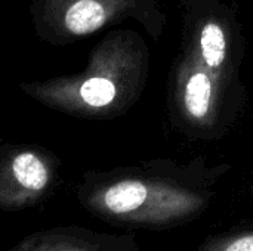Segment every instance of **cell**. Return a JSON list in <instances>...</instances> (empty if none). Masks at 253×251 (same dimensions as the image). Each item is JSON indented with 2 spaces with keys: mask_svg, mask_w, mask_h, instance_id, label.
Masks as SVG:
<instances>
[{
  "mask_svg": "<svg viewBox=\"0 0 253 251\" xmlns=\"http://www.w3.org/2000/svg\"><path fill=\"white\" fill-rule=\"evenodd\" d=\"M79 200L93 217L116 228L163 231L197 219L212 194L168 176L120 173L87 180Z\"/></svg>",
  "mask_w": 253,
  "mask_h": 251,
  "instance_id": "cell-1",
  "label": "cell"
},
{
  "mask_svg": "<svg viewBox=\"0 0 253 251\" xmlns=\"http://www.w3.org/2000/svg\"><path fill=\"white\" fill-rule=\"evenodd\" d=\"M145 52L127 33H114L92 52L79 75L25 86L43 104L74 114H105L123 108L138 93L145 72Z\"/></svg>",
  "mask_w": 253,
  "mask_h": 251,
  "instance_id": "cell-2",
  "label": "cell"
},
{
  "mask_svg": "<svg viewBox=\"0 0 253 251\" xmlns=\"http://www.w3.org/2000/svg\"><path fill=\"white\" fill-rule=\"evenodd\" d=\"M53 169L36 151L22 149L6 157L0 172V207L19 212L37 206L49 192Z\"/></svg>",
  "mask_w": 253,
  "mask_h": 251,
  "instance_id": "cell-3",
  "label": "cell"
},
{
  "mask_svg": "<svg viewBox=\"0 0 253 251\" xmlns=\"http://www.w3.org/2000/svg\"><path fill=\"white\" fill-rule=\"evenodd\" d=\"M221 75L194 53L182 61L176 81V101L182 117L196 127H209L218 111Z\"/></svg>",
  "mask_w": 253,
  "mask_h": 251,
  "instance_id": "cell-4",
  "label": "cell"
},
{
  "mask_svg": "<svg viewBox=\"0 0 253 251\" xmlns=\"http://www.w3.org/2000/svg\"><path fill=\"white\" fill-rule=\"evenodd\" d=\"M7 251H144L132 234H105L82 226L36 231Z\"/></svg>",
  "mask_w": 253,
  "mask_h": 251,
  "instance_id": "cell-5",
  "label": "cell"
},
{
  "mask_svg": "<svg viewBox=\"0 0 253 251\" xmlns=\"http://www.w3.org/2000/svg\"><path fill=\"white\" fill-rule=\"evenodd\" d=\"M133 0H49L50 24L65 36H87L129 10Z\"/></svg>",
  "mask_w": 253,
  "mask_h": 251,
  "instance_id": "cell-6",
  "label": "cell"
},
{
  "mask_svg": "<svg viewBox=\"0 0 253 251\" xmlns=\"http://www.w3.org/2000/svg\"><path fill=\"white\" fill-rule=\"evenodd\" d=\"M196 55L218 75L222 74L228 59V36L222 24L216 19L206 21L197 33Z\"/></svg>",
  "mask_w": 253,
  "mask_h": 251,
  "instance_id": "cell-7",
  "label": "cell"
},
{
  "mask_svg": "<svg viewBox=\"0 0 253 251\" xmlns=\"http://www.w3.org/2000/svg\"><path fill=\"white\" fill-rule=\"evenodd\" d=\"M252 189H253V185H252Z\"/></svg>",
  "mask_w": 253,
  "mask_h": 251,
  "instance_id": "cell-8",
  "label": "cell"
}]
</instances>
